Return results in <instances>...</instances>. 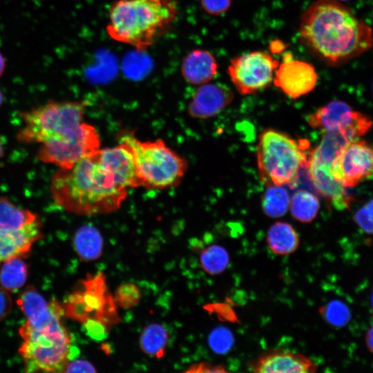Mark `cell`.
I'll list each match as a JSON object with an SVG mask.
<instances>
[{
	"label": "cell",
	"instance_id": "obj_1",
	"mask_svg": "<svg viewBox=\"0 0 373 373\" xmlns=\"http://www.w3.org/2000/svg\"><path fill=\"white\" fill-rule=\"evenodd\" d=\"M85 102H49L20 113L23 126L17 134L22 143H38L37 158L59 168H70L99 149L100 139L83 122Z\"/></svg>",
	"mask_w": 373,
	"mask_h": 373
},
{
	"label": "cell",
	"instance_id": "obj_2",
	"mask_svg": "<svg viewBox=\"0 0 373 373\" xmlns=\"http://www.w3.org/2000/svg\"><path fill=\"white\" fill-rule=\"evenodd\" d=\"M128 189L104 149L82 157L70 168H59L50 186L51 196L58 206L82 216L117 210Z\"/></svg>",
	"mask_w": 373,
	"mask_h": 373
},
{
	"label": "cell",
	"instance_id": "obj_3",
	"mask_svg": "<svg viewBox=\"0 0 373 373\" xmlns=\"http://www.w3.org/2000/svg\"><path fill=\"white\" fill-rule=\"evenodd\" d=\"M299 39L331 66L356 58L373 46L371 27L337 0H316L303 13Z\"/></svg>",
	"mask_w": 373,
	"mask_h": 373
},
{
	"label": "cell",
	"instance_id": "obj_4",
	"mask_svg": "<svg viewBox=\"0 0 373 373\" xmlns=\"http://www.w3.org/2000/svg\"><path fill=\"white\" fill-rule=\"evenodd\" d=\"M178 15L177 0H116L108 9L106 32L143 52L167 33Z\"/></svg>",
	"mask_w": 373,
	"mask_h": 373
},
{
	"label": "cell",
	"instance_id": "obj_5",
	"mask_svg": "<svg viewBox=\"0 0 373 373\" xmlns=\"http://www.w3.org/2000/svg\"><path fill=\"white\" fill-rule=\"evenodd\" d=\"M308 143L272 128L259 137L256 157L261 180L267 186H293L301 169H307Z\"/></svg>",
	"mask_w": 373,
	"mask_h": 373
},
{
	"label": "cell",
	"instance_id": "obj_6",
	"mask_svg": "<svg viewBox=\"0 0 373 373\" xmlns=\"http://www.w3.org/2000/svg\"><path fill=\"white\" fill-rule=\"evenodd\" d=\"M121 140L133 152L141 186L164 189L180 184L187 170V162L163 140L141 141L129 134Z\"/></svg>",
	"mask_w": 373,
	"mask_h": 373
},
{
	"label": "cell",
	"instance_id": "obj_7",
	"mask_svg": "<svg viewBox=\"0 0 373 373\" xmlns=\"http://www.w3.org/2000/svg\"><path fill=\"white\" fill-rule=\"evenodd\" d=\"M19 332L23 339L19 354L26 372H64L70 357L71 338L62 321L41 328L23 324Z\"/></svg>",
	"mask_w": 373,
	"mask_h": 373
},
{
	"label": "cell",
	"instance_id": "obj_8",
	"mask_svg": "<svg viewBox=\"0 0 373 373\" xmlns=\"http://www.w3.org/2000/svg\"><path fill=\"white\" fill-rule=\"evenodd\" d=\"M79 283L82 288L70 294L62 305L64 315L82 324L88 319H95L108 329L121 321L103 271L88 274Z\"/></svg>",
	"mask_w": 373,
	"mask_h": 373
},
{
	"label": "cell",
	"instance_id": "obj_9",
	"mask_svg": "<svg viewBox=\"0 0 373 373\" xmlns=\"http://www.w3.org/2000/svg\"><path fill=\"white\" fill-rule=\"evenodd\" d=\"M279 61L265 51L256 50L231 59L229 76L242 95H251L267 87L274 79Z\"/></svg>",
	"mask_w": 373,
	"mask_h": 373
},
{
	"label": "cell",
	"instance_id": "obj_10",
	"mask_svg": "<svg viewBox=\"0 0 373 373\" xmlns=\"http://www.w3.org/2000/svg\"><path fill=\"white\" fill-rule=\"evenodd\" d=\"M334 179L345 187H353L373 177V148L364 140L349 142L331 164Z\"/></svg>",
	"mask_w": 373,
	"mask_h": 373
},
{
	"label": "cell",
	"instance_id": "obj_11",
	"mask_svg": "<svg viewBox=\"0 0 373 373\" xmlns=\"http://www.w3.org/2000/svg\"><path fill=\"white\" fill-rule=\"evenodd\" d=\"M309 125L324 132L340 131L354 127L365 134L372 125L367 115L353 111L345 102L334 100L320 107L307 117Z\"/></svg>",
	"mask_w": 373,
	"mask_h": 373
},
{
	"label": "cell",
	"instance_id": "obj_12",
	"mask_svg": "<svg viewBox=\"0 0 373 373\" xmlns=\"http://www.w3.org/2000/svg\"><path fill=\"white\" fill-rule=\"evenodd\" d=\"M318 81L314 66L307 61L285 57L276 69L273 82L286 95L297 99L312 91Z\"/></svg>",
	"mask_w": 373,
	"mask_h": 373
},
{
	"label": "cell",
	"instance_id": "obj_13",
	"mask_svg": "<svg viewBox=\"0 0 373 373\" xmlns=\"http://www.w3.org/2000/svg\"><path fill=\"white\" fill-rule=\"evenodd\" d=\"M317 368L304 354L284 349L265 351L249 364V370L258 373H312Z\"/></svg>",
	"mask_w": 373,
	"mask_h": 373
},
{
	"label": "cell",
	"instance_id": "obj_14",
	"mask_svg": "<svg viewBox=\"0 0 373 373\" xmlns=\"http://www.w3.org/2000/svg\"><path fill=\"white\" fill-rule=\"evenodd\" d=\"M26 318L24 324L32 328L43 327L61 321L62 305L57 300L48 302L33 286H28L18 299Z\"/></svg>",
	"mask_w": 373,
	"mask_h": 373
},
{
	"label": "cell",
	"instance_id": "obj_15",
	"mask_svg": "<svg viewBox=\"0 0 373 373\" xmlns=\"http://www.w3.org/2000/svg\"><path fill=\"white\" fill-rule=\"evenodd\" d=\"M233 97L231 90L225 85L209 82L200 85L188 104V113L193 118L212 117L227 107Z\"/></svg>",
	"mask_w": 373,
	"mask_h": 373
},
{
	"label": "cell",
	"instance_id": "obj_16",
	"mask_svg": "<svg viewBox=\"0 0 373 373\" xmlns=\"http://www.w3.org/2000/svg\"><path fill=\"white\" fill-rule=\"evenodd\" d=\"M307 169L316 190L333 207L344 210L350 207L353 198L333 177L331 164L309 159Z\"/></svg>",
	"mask_w": 373,
	"mask_h": 373
},
{
	"label": "cell",
	"instance_id": "obj_17",
	"mask_svg": "<svg viewBox=\"0 0 373 373\" xmlns=\"http://www.w3.org/2000/svg\"><path fill=\"white\" fill-rule=\"evenodd\" d=\"M41 237L39 220L21 230H0V265L15 257L27 256L32 244Z\"/></svg>",
	"mask_w": 373,
	"mask_h": 373
},
{
	"label": "cell",
	"instance_id": "obj_18",
	"mask_svg": "<svg viewBox=\"0 0 373 373\" xmlns=\"http://www.w3.org/2000/svg\"><path fill=\"white\" fill-rule=\"evenodd\" d=\"M218 64L215 57L208 50L194 49L182 59L180 72L189 84L200 86L209 83L216 75Z\"/></svg>",
	"mask_w": 373,
	"mask_h": 373
},
{
	"label": "cell",
	"instance_id": "obj_19",
	"mask_svg": "<svg viewBox=\"0 0 373 373\" xmlns=\"http://www.w3.org/2000/svg\"><path fill=\"white\" fill-rule=\"evenodd\" d=\"M266 242L273 254L286 256L297 250L300 238L293 226L288 222L278 221L269 228Z\"/></svg>",
	"mask_w": 373,
	"mask_h": 373
},
{
	"label": "cell",
	"instance_id": "obj_20",
	"mask_svg": "<svg viewBox=\"0 0 373 373\" xmlns=\"http://www.w3.org/2000/svg\"><path fill=\"white\" fill-rule=\"evenodd\" d=\"M73 247L82 261H93L102 256L103 238L97 228L90 224H85L76 231L73 238Z\"/></svg>",
	"mask_w": 373,
	"mask_h": 373
},
{
	"label": "cell",
	"instance_id": "obj_21",
	"mask_svg": "<svg viewBox=\"0 0 373 373\" xmlns=\"http://www.w3.org/2000/svg\"><path fill=\"white\" fill-rule=\"evenodd\" d=\"M37 220V214L17 207L7 197H0V230H21Z\"/></svg>",
	"mask_w": 373,
	"mask_h": 373
},
{
	"label": "cell",
	"instance_id": "obj_22",
	"mask_svg": "<svg viewBox=\"0 0 373 373\" xmlns=\"http://www.w3.org/2000/svg\"><path fill=\"white\" fill-rule=\"evenodd\" d=\"M168 341L169 334L165 327L158 323H151L142 329L139 345L146 354L160 358L165 354Z\"/></svg>",
	"mask_w": 373,
	"mask_h": 373
},
{
	"label": "cell",
	"instance_id": "obj_23",
	"mask_svg": "<svg viewBox=\"0 0 373 373\" xmlns=\"http://www.w3.org/2000/svg\"><path fill=\"white\" fill-rule=\"evenodd\" d=\"M289 209L294 219L308 223L316 217L320 209V202L312 193L300 190L295 192L290 198Z\"/></svg>",
	"mask_w": 373,
	"mask_h": 373
},
{
	"label": "cell",
	"instance_id": "obj_24",
	"mask_svg": "<svg viewBox=\"0 0 373 373\" xmlns=\"http://www.w3.org/2000/svg\"><path fill=\"white\" fill-rule=\"evenodd\" d=\"M28 277V266L21 257L3 262L0 269V285L10 291L20 289Z\"/></svg>",
	"mask_w": 373,
	"mask_h": 373
},
{
	"label": "cell",
	"instance_id": "obj_25",
	"mask_svg": "<svg viewBox=\"0 0 373 373\" xmlns=\"http://www.w3.org/2000/svg\"><path fill=\"white\" fill-rule=\"evenodd\" d=\"M290 198L283 186L271 185L262 198V209L267 216L277 218L283 216L289 207Z\"/></svg>",
	"mask_w": 373,
	"mask_h": 373
},
{
	"label": "cell",
	"instance_id": "obj_26",
	"mask_svg": "<svg viewBox=\"0 0 373 373\" xmlns=\"http://www.w3.org/2000/svg\"><path fill=\"white\" fill-rule=\"evenodd\" d=\"M202 269L209 275L222 273L229 263L227 251L221 245H211L202 249L200 254Z\"/></svg>",
	"mask_w": 373,
	"mask_h": 373
},
{
	"label": "cell",
	"instance_id": "obj_27",
	"mask_svg": "<svg viewBox=\"0 0 373 373\" xmlns=\"http://www.w3.org/2000/svg\"><path fill=\"white\" fill-rule=\"evenodd\" d=\"M325 320L333 326L341 327L351 319L350 308L343 302L334 300L329 302L322 309Z\"/></svg>",
	"mask_w": 373,
	"mask_h": 373
},
{
	"label": "cell",
	"instance_id": "obj_28",
	"mask_svg": "<svg viewBox=\"0 0 373 373\" xmlns=\"http://www.w3.org/2000/svg\"><path fill=\"white\" fill-rule=\"evenodd\" d=\"M113 297L117 306L128 309L140 303L142 294L140 289L135 283H125L117 287Z\"/></svg>",
	"mask_w": 373,
	"mask_h": 373
},
{
	"label": "cell",
	"instance_id": "obj_29",
	"mask_svg": "<svg viewBox=\"0 0 373 373\" xmlns=\"http://www.w3.org/2000/svg\"><path fill=\"white\" fill-rule=\"evenodd\" d=\"M354 220L366 234H373V198L359 208L354 215Z\"/></svg>",
	"mask_w": 373,
	"mask_h": 373
},
{
	"label": "cell",
	"instance_id": "obj_30",
	"mask_svg": "<svg viewBox=\"0 0 373 373\" xmlns=\"http://www.w3.org/2000/svg\"><path fill=\"white\" fill-rule=\"evenodd\" d=\"M82 325L88 336L95 341L104 340L110 331L105 325L95 319H88Z\"/></svg>",
	"mask_w": 373,
	"mask_h": 373
},
{
	"label": "cell",
	"instance_id": "obj_31",
	"mask_svg": "<svg viewBox=\"0 0 373 373\" xmlns=\"http://www.w3.org/2000/svg\"><path fill=\"white\" fill-rule=\"evenodd\" d=\"M200 4L207 14L220 16L229 9L231 0H200Z\"/></svg>",
	"mask_w": 373,
	"mask_h": 373
},
{
	"label": "cell",
	"instance_id": "obj_32",
	"mask_svg": "<svg viewBox=\"0 0 373 373\" xmlns=\"http://www.w3.org/2000/svg\"><path fill=\"white\" fill-rule=\"evenodd\" d=\"M95 367L88 361L77 359L68 362L64 372H96Z\"/></svg>",
	"mask_w": 373,
	"mask_h": 373
},
{
	"label": "cell",
	"instance_id": "obj_33",
	"mask_svg": "<svg viewBox=\"0 0 373 373\" xmlns=\"http://www.w3.org/2000/svg\"><path fill=\"white\" fill-rule=\"evenodd\" d=\"M225 367L222 365H213L209 363L200 362L192 364L186 372H226Z\"/></svg>",
	"mask_w": 373,
	"mask_h": 373
},
{
	"label": "cell",
	"instance_id": "obj_34",
	"mask_svg": "<svg viewBox=\"0 0 373 373\" xmlns=\"http://www.w3.org/2000/svg\"><path fill=\"white\" fill-rule=\"evenodd\" d=\"M12 300L6 289L0 287V321L4 319L11 312Z\"/></svg>",
	"mask_w": 373,
	"mask_h": 373
},
{
	"label": "cell",
	"instance_id": "obj_35",
	"mask_svg": "<svg viewBox=\"0 0 373 373\" xmlns=\"http://www.w3.org/2000/svg\"><path fill=\"white\" fill-rule=\"evenodd\" d=\"M365 342L368 350L373 353V325L367 329L365 335Z\"/></svg>",
	"mask_w": 373,
	"mask_h": 373
},
{
	"label": "cell",
	"instance_id": "obj_36",
	"mask_svg": "<svg viewBox=\"0 0 373 373\" xmlns=\"http://www.w3.org/2000/svg\"><path fill=\"white\" fill-rule=\"evenodd\" d=\"M6 62L3 55L0 52V77L3 75L6 69Z\"/></svg>",
	"mask_w": 373,
	"mask_h": 373
},
{
	"label": "cell",
	"instance_id": "obj_37",
	"mask_svg": "<svg viewBox=\"0 0 373 373\" xmlns=\"http://www.w3.org/2000/svg\"><path fill=\"white\" fill-rule=\"evenodd\" d=\"M3 155V148L1 140L0 138V160L2 158Z\"/></svg>",
	"mask_w": 373,
	"mask_h": 373
},
{
	"label": "cell",
	"instance_id": "obj_38",
	"mask_svg": "<svg viewBox=\"0 0 373 373\" xmlns=\"http://www.w3.org/2000/svg\"><path fill=\"white\" fill-rule=\"evenodd\" d=\"M370 304H371V307H372V313H373V288H372V292H371Z\"/></svg>",
	"mask_w": 373,
	"mask_h": 373
},
{
	"label": "cell",
	"instance_id": "obj_39",
	"mask_svg": "<svg viewBox=\"0 0 373 373\" xmlns=\"http://www.w3.org/2000/svg\"><path fill=\"white\" fill-rule=\"evenodd\" d=\"M3 95L0 89V106L2 105V104L3 103Z\"/></svg>",
	"mask_w": 373,
	"mask_h": 373
},
{
	"label": "cell",
	"instance_id": "obj_40",
	"mask_svg": "<svg viewBox=\"0 0 373 373\" xmlns=\"http://www.w3.org/2000/svg\"><path fill=\"white\" fill-rule=\"evenodd\" d=\"M339 1H347V0H339Z\"/></svg>",
	"mask_w": 373,
	"mask_h": 373
},
{
	"label": "cell",
	"instance_id": "obj_41",
	"mask_svg": "<svg viewBox=\"0 0 373 373\" xmlns=\"http://www.w3.org/2000/svg\"><path fill=\"white\" fill-rule=\"evenodd\" d=\"M372 90H373V87H372Z\"/></svg>",
	"mask_w": 373,
	"mask_h": 373
}]
</instances>
